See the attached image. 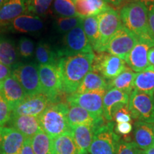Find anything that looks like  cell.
Masks as SVG:
<instances>
[{"label": "cell", "instance_id": "15", "mask_svg": "<svg viewBox=\"0 0 154 154\" xmlns=\"http://www.w3.org/2000/svg\"><path fill=\"white\" fill-rule=\"evenodd\" d=\"M0 95L8 103L11 111L27 96L20 84L11 74L0 83Z\"/></svg>", "mask_w": 154, "mask_h": 154}, {"label": "cell", "instance_id": "48", "mask_svg": "<svg viewBox=\"0 0 154 154\" xmlns=\"http://www.w3.org/2000/svg\"><path fill=\"white\" fill-rule=\"evenodd\" d=\"M7 1V0H0V8H1L2 6Z\"/></svg>", "mask_w": 154, "mask_h": 154}, {"label": "cell", "instance_id": "43", "mask_svg": "<svg viewBox=\"0 0 154 154\" xmlns=\"http://www.w3.org/2000/svg\"><path fill=\"white\" fill-rule=\"evenodd\" d=\"M11 75V69L0 63V83Z\"/></svg>", "mask_w": 154, "mask_h": 154}, {"label": "cell", "instance_id": "36", "mask_svg": "<svg viewBox=\"0 0 154 154\" xmlns=\"http://www.w3.org/2000/svg\"><path fill=\"white\" fill-rule=\"evenodd\" d=\"M19 56L22 59H29L32 58L34 55V42L30 38L26 36H22L19 38L17 46Z\"/></svg>", "mask_w": 154, "mask_h": 154}, {"label": "cell", "instance_id": "12", "mask_svg": "<svg viewBox=\"0 0 154 154\" xmlns=\"http://www.w3.org/2000/svg\"><path fill=\"white\" fill-rule=\"evenodd\" d=\"M137 42V37L129 30L122 26L109 42L104 52L116 56L125 61Z\"/></svg>", "mask_w": 154, "mask_h": 154}, {"label": "cell", "instance_id": "4", "mask_svg": "<svg viewBox=\"0 0 154 154\" xmlns=\"http://www.w3.org/2000/svg\"><path fill=\"white\" fill-rule=\"evenodd\" d=\"M119 140L112 121L103 123L95 128L88 152L90 154H116Z\"/></svg>", "mask_w": 154, "mask_h": 154}, {"label": "cell", "instance_id": "2", "mask_svg": "<svg viewBox=\"0 0 154 154\" xmlns=\"http://www.w3.org/2000/svg\"><path fill=\"white\" fill-rule=\"evenodd\" d=\"M123 26L134 34L138 40L149 42L154 46V36L150 29L148 7L142 2H130L119 11Z\"/></svg>", "mask_w": 154, "mask_h": 154}, {"label": "cell", "instance_id": "11", "mask_svg": "<svg viewBox=\"0 0 154 154\" xmlns=\"http://www.w3.org/2000/svg\"><path fill=\"white\" fill-rule=\"evenodd\" d=\"M126 61L107 52L95 55L92 71L99 73L106 80H112L126 69Z\"/></svg>", "mask_w": 154, "mask_h": 154}, {"label": "cell", "instance_id": "5", "mask_svg": "<svg viewBox=\"0 0 154 154\" xmlns=\"http://www.w3.org/2000/svg\"><path fill=\"white\" fill-rule=\"evenodd\" d=\"M11 74L17 79L27 96L42 94L38 65L34 62H17L11 68Z\"/></svg>", "mask_w": 154, "mask_h": 154}, {"label": "cell", "instance_id": "31", "mask_svg": "<svg viewBox=\"0 0 154 154\" xmlns=\"http://www.w3.org/2000/svg\"><path fill=\"white\" fill-rule=\"evenodd\" d=\"M34 154H52V139L43 130L31 138Z\"/></svg>", "mask_w": 154, "mask_h": 154}, {"label": "cell", "instance_id": "24", "mask_svg": "<svg viewBox=\"0 0 154 154\" xmlns=\"http://www.w3.org/2000/svg\"><path fill=\"white\" fill-rule=\"evenodd\" d=\"M27 0H7L0 8V27L26 13Z\"/></svg>", "mask_w": 154, "mask_h": 154}, {"label": "cell", "instance_id": "37", "mask_svg": "<svg viewBox=\"0 0 154 154\" xmlns=\"http://www.w3.org/2000/svg\"><path fill=\"white\" fill-rule=\"evenodd\" d=\"M112 116L117 124L130 122L132 119L128 105H120L115 108L113 111Z\"/></svg>", "mask_w": 154, "mask_h": 154}, {"label": "cell", "instance_id": "49", "mask_svg": "<svg viewBox=\"0 0 154 154\" xmlns=\"http://www.w3.org/2000/svg\"><path fill=\"white\" fill-rule=\"evenodd\" d=\"M2 142V126H0V146H1Z\"/></svg>", "mask_w": 154, "mask_h": 154}, {"label": "cell", "instance_id": "44", "mask_svg": "<svg viewBox=\"0 0 154 154\" xmlns=\"http://www.w3.org/2000/svg\"><path fill=\"white\" fill-rule=\"evenodd\" d=\"M148 59H149V66L154 69V47L150 49L148 54Z\"/></svg>", "mask_w": 154, "mask_h": 154}, {"label": "cell", "instance_id": "27", "mask_svg": "<svg viewBox=\"0 0 154 154\" xmlns=\"http://www.w3.org/2000/svg\"><path fill=\"white\" fill-rule=\"evenodd\" d=\"M109 82L99 73L91 71L84 77L75 93L82 94L99 89H108Z\"/></svg>", "mask_w": 154, "mask_h": 154}, {"label": "cell", "instance_id": "17", "mask_svg": "<svg viewBox=\"0 0 154 154\" xmlns=\"http://www.w3.org/2000/svg\"><path fill=\"white\" fill-rule=\"evenodd\" d=\"M26 137L12 127H2L0 154H20Z\"/></svg>", "mask_w": 154, "mask_h": 154}, {"label": "cell", "instance_id": "16", "mask_svg": "<svg viewBox=\"0 0 154 154\" xmlns=\"http://www.w3.org/2000/svg\"><path fill=\"white\" fill-rule=\"evenodd\" d=\"M153 47H154L153 44L149 42L138 40L125 60L128 67L134 72L138 73L149 66L148 54L150 49Z\"/></svg>", "mask_w": 154, "mask_h": 154}, {"label": "cell", "instance_id": "40", "mask_svg": "<svg viewBox=\"0 0 154 154\" xmlns=\"http://www.w3.org/2000/svg\"><path fill=\"white\" fill-rule=\"evenodd\" d=\"M146 5L148 7V17L150 29L154 36V0H151Z\"/></svg>", "mask_w": 154, "mask_h": 154}, {"label": "cell", "instance_id": "42", "mask_svg": "<svg viewBox=\"0 0 154 154\" xmlns=\"http://www.w3.org/2000/svg\"><path fill=\"white\" fill-rule=\"evenodd\" d=\"M20 154H34L31 143V138H26Z\"/></svg>", "mask_w": 154, "mask_h": 154}, {"label": "cell", "instance_id": "21", "mask_svg": "<svg viewBox=\"0 0 154 154\" xmlns=\"http://www.w3.org/2000/svg\"><path fill=\"white\" fill-rule=\"evenodd\" d=\"M96 127L88 125H77L70 127L71 134L79 154H88Z\"/></svg>", "mask_w": 154, "mask_h": 154}, {"label": "cell", "instance_id": "39", "mask_svg": "<svg viewBox=\"0 0 154 154\" xmlns=\"http://www.w3.org/2000/svg\"><path fill=\"white\" fill-rule=\"evenodd\" d=\"M11 111L8 103L0 95V126L8 124L11 117Z\"/></svg>", "mask_w": 154, "mask_h": 154}, {"label": "cell", "instance_id": "47", "mask_svg": "<svg viewBox=\"0 0 154 154\" xmlns=\"http://www.w3.org/2000/svg\"><path fill=\"white\" fill-rule=\"evenodd\" d=\"M151 1V0H124V2H142L145 3L146 5H147Z\"/></svg>", "mask_w": 154, "mask_h": 154}, {"label": "cell", "instance_id": "22", "mask_svg": "<svg viewBox=\"0 0 154 154\" xmlns=\"http://www.w3.org/2000/svg\"><path fill=\"white\" fill-rule=\"evenodd\" d=\"M134 142L138 149L145 151L154 145V124L138 121L135 123Z\"/></svg>", "mask_w": 154, "mask_h": 154}, {"label": "cell", "instance_id": "28", "mask_svg": "<svg viewBox=\"0 0 154 154\" xmlns=\"http://www.w3.org/2000/svg\"><path fill=\"white\" fill-rule=\"evenodd\" d=\"M134 90L154 95V69L151 66L138 72L134 83Z\"/></svg>", "mask_w": 154, "mask_h": 154}, {"label": "cell", "instance_id": "18", "mask_svg": "<svg viewBox=\"0 0 154 154\" xmlns=\"http://www.w3.org/2000/svg\"><path fill=\"white\" fill-rule=\"evenodd\" d=\"M128 94L116 88H109L106 91L103 100V118L107 122L112 121V113L115 108L120 105H128Z\"/></svg>", "mask_w": 154, "mask_h": 154}, {"label": "cell", "instance_id": "23", "mask_svg": "<svg viewBox=\"0 0 154 154\" xmlns=\"http://www.w3.org/2000/svg\"><path fill=\"white\" fill-rule=\"evenodd\" d=\"M77 14L81 18L96 16L109 9L111 6L104 0H72Z\"/></svg>", "mask_w": 154, "mask_h": 154}, {"label": "cell", "instance_id": "20", "mask_svg": "<svg viewBox=\"0 0 154 154\" xmlns=\"http://www.w3.org/2000/svg\"><path fill=\"white\" fill-rule=\"evenodd\" d=\"M8 124L26 138L33 137L38 132L42 131L38 118L35 116L11 115Z\"/></svg>", "mask_w": 154, "mask_h": 154}, {"label": "cell", "instance_id": "1", "mask_svg": "<svg viewBox=\"0 0 154 154\" xmlns=\"http://www.w3.org/2000/svg\"><path fill=\"white\" fill-rule=\"evenodd\" d=\"M94 57V53H88L59 58L57 68L63 92L72 94L76 91L84 77L92 71Z\"/></svg>", "mask_w": 154, "mask_h": 154}, {"label": "cell", "instance_id": "14", "mask_svg": "<svg viewBox=\"0 0 154 154\" xmlns=\"http://www.w3.org/2000/svg\"><path fill=\"white\" fill-rule=\"evenodd\" d=\"M51 103V100L43 94L27 96L13 109L11 115L38 117Z\"/></svg>", "mask_w": 154, "mask_h": 154}, {"label": "cell", "instance_id": "30", "mask_svg": "<svg viewBox=\"0 0 154 154\" xmlns=\"http://www.w3.org/2000/svg\"><path fill=\"white\" fill-rule=\"evenodd\" d=\"M35 58L38 65H57L59 57L57 49L45 41L38 42L35 49Z\"/></svg>", "mask_w": 154, "mask_h": 154}, {"label": "cell", "instance_id": "35", "mask_svg": "<svg viewBox=\"0 0 154 154\" xmlns=\"http://www.w3.org/2000/svg\"><path fill=\"white\" fill-rule=\"evenodd\" d=\"M53 11L60 17H79L72 0H54Z\"/></svg>", "mask_w": 154, "mask_h": 154}, {"label": "cell", "instance_id": "29", "mask_svg": "<svg viewBox=\"0 0 154 154\" xmlns=\"http://www.w3.org/2000/svg\"><path fill=\"white\" fill-rule=\"evenodd\" d=\"M52 154H79L71 131L52 139Z\"/></svg>", "mask_w": 154, "mask_h": 154}, {"label": "cell", "instance_id": "33", "mask_svg": "<svg viewBox=\"0 0 154 154\" xmlns=\"http://www.w3.org/2000/svg\"><path fill=\"white\" fill-rule=\"evenodd\" d=\"M83 19L79 17H57L54 22V28L59 34H66L76 28V26L82 25Z\"/></svg>", "mask_w": 154, "mask_h": 154}, {"label": "cell", "instance_id": "9", "mask_svg": "<svg viewBox=\"0 0 154 154\" xmlns=\"http://www.w3.org/2000/svg\"><path fill=\"white\" fill-rule=\"evenodd\" d=\"M128 108L132 118L154 124V96L133 90L129 96Z\"/></svg>", "mask_w": 154, "mask_h": 154}, {"label": "cell", "instance_id": "25", "mask_svg": "<svg viewBox=\"0 0 154 154\" xmlns=\"http://www.w3.org/2000/svg\"><path fill=\"white\" fill-rule=\"evenodd\" d=\"M18 59V50L14 42L0 34V63L11 69Z\"/></svg>", "mask_w": 154, "mask_h": 154}, {"label": "cell", "instance_id": "32", "mask_svg": "<svg viewBox=\"0 0 154 154\" xmlns=\"http://www.w3.org/2000/svg\"><path fill=\"white\" fill-rule=\"evenodd\" d=\"M82 27L94 50L97 45L99 38V19L97 15L88 17L83 19Z\"/></svg>", "mask_w": 154, "mask_h": 154}, {"label": "cell", "instance_id": "45", "mask_svg": "<svg viewBox=\"0 0 154 154\" xmlns=\"http://www.w3.org/2000/svg\"><path fill=\"white\" fill-rule=\"evenodd\" d=\"M108 5L113 6V7H119L124 2V0H104Z\"/></svg>", "mask_w": 154, "mask_h": 154}, {"label": "cell", "instance_id": "10", "mask_svg": "<svg viewBox=\"0 0 154 154\" xmlns=\"http://www.w3.org/2000/svg\"><path fill=\"white\" fill-rule=\"evenodd\" d=\"M107 89H99L86 93L69 94L67 102L69 105L83 108L96 117H103V100Z\"/></svg>", "mask_w": 154, "mask_h": 154}, {"label": "cell", "instance_id": "8", "mask_svg": "<svg viewBox=\"0 0 154 154\" xmlns=\"http://www.w3.org/2000/svg\"><path fill=\"white\" fill-rule=\"evenodd\" d=\"M42 94L47 96L52 103H57L63 93L62 84L57 65H38Z\"/></svg>", "mask_w": 154, "mask_h": 154}, {"label": "cell", "instance_id": "7", "mask_svg": "<svg viewBox=\"0 0 154 154\" xmlns=\"http://www.w3.org/2000/svg\"><path fill=\"white\" fill-rule=\"evenodd\" d=\"M99 19V38L94 51L97 53L104 52L105 48L111 38L123 25L118 11L112 7L97 15Z\"/></svg>", "mask_w": 154, "mask_h": 154}, {"label": "cell", "instance_id": "26", "mask_svg": "<svg viewBox=\"0 0 154 154\" xmlns=\"http://www.w3.org/2000/svg\"><path fill=\"white\" fill-rule=\"evenodd\" d=\"M136 74L137 73L134 72L130 67L126 66L120 74L113 79L109 81L108 89L111 88H116L130 95L134 90V83Z\"/></svg>", "mask_w": 154, "mask_h": 154}, {"label": "cell", "instance_id": "3", "mask_svg": "<svg viewBox=\"0 0 154 154\" xmlns=\"http://www.w3.org/2000/svg\"><path fill=\"white\" fill-rule=\"evenodd\" d=\"M69 106L64 103H53L38 116L42 130L51 139L71 131L67 113Z\"/></svg>", "mask_w": 154, "mask_h": 154}, {"label": "cell", "instance_id": "41", "mask_svg": "<svg viewBox=\"0 0 154 154\" xmlns=\"http://www.w3.org/2000/svg\"><path fill=\"white\" fill-rule=\"evenodd\" d=\"M133 129V126L130 122L127 123H119L117 124L116 130L121 135H127L130 134Z\"/></svg>", "mask_w": 154, "mask_h": 154}, {"label": "cell", "instance_id": "34", "mask_svg": "<svg viewBox=\"0 0 154 154\" xmlns=\"http://www.w3.org/2000/svg\"><path fill=\"white\" fill-rule=\"evenodd\" d=\"M54 0H27L26 13L38 17L47 16Z\"/></svg>", "mask_w": 154, "mask_h": 154}, {"label": "cell", "instance_id": "13", "mask_svg": "<svg viewBox=\"0 0 154 154\" xmlns=\"http://www.w3.org/2000/svg\"><path fill=\"white\" fill-rule=\"evenodd\" d=\"M44 27L40 17L32 14H23L0 27V32L28 34L32 35L39 34Z\"/></svg>", "mask_w": 154, "mask_h": 154}, {"label": "cell", "instance_id": "19", "mask_svg": "<svg viewBox=\"0 0 154 154\" xmlns=\"http://www.w3.org/2000/svg\"><path fill=\"white\" fill-rule=\"evenodd\" d=\"M67 118L70 127L77 125L99 126V125L104 123L103 117H96L84 109L76 105H69Z\"/></svg>", "mask_w": 154, "mask_h": 154}, {"label": "cell", "instance_id": "38", "mask_svg": "<svg viewBox=\"0 0 154 154\" xmlns=\"http://www.w3.org/2000/svg\"><path fill=\"white\" fill-rule=\"evenodd\" d=\"M116 154H143V151L138 149L134 142L120 139L117 145Z\"/></svg>", "mask_w": 154, "mask_h": 154}, {"label": "cell", "instance_id": "46", "mask_svg": "<svg viewBox=\"0 0 154 154\" xmlns=\"http://www.w3.org/2000/svg\"><path fill=\"white\" fill-rule=\"evenodd\" d=\"M143 154H154V145L150 147L149 149L143 151Z\"/></svg>", "mask_w": 154, "mask_h": 154}, {"label": "cell", "instance_id": "6", "mask_svg": "<svg viewBox=\"0 0 154 154\" xmlns=\"http://www.w3.org/2000/svg\"><path fill=\"white\" fill-rule=\"evenodd\" d=\"M57 51L59 58L79 54L94 53L93 48L83 29L82 24L64 34L61 47L57 49Z\"/></svg>", "mask_w": 154, "mask_h": 154}]
</instances>
